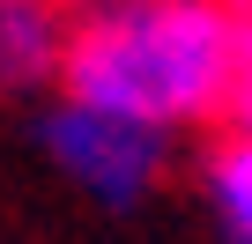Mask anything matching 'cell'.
Returning <instances> with one entry per match:
<instances>
[{
	"instance_id": "cell-1",
	"label": "cell",
	"mask_w": 252,
	"mask_h": 244,
	"mask_svg": "<svg viewBox=\"0 0 252 244\" xmlns=\"http://www.w3.org/2000/svg\"><path fill=\"white\" fill-rule=\"evenodd\" d=\"M252 81V0H89L60 52V96L126 126L230 118Z\"/></svg>"
},
{
	"instance_id": "cell-2",
	"label": "cell",
	"mask_w": 252,
	"mask_h": 244,
	"mask_svg": "<svg viewBox=\"0 0 252 244\" xmlns=\"http://www.w3.org/2000/svg\"><path fill=\"white\" fill-rule=\"evenodd\" d=\"M37 141H45V156H52L89 200H104V207H134V200L163 178V163H171V141H163V134L126 126V118L89 111V104H67V96L37 118Z\"/></svg>"
},
{
	"instance_id": "cell-3",
	"label": "cell",
	"mask_w": 252,
	"mask_h": 244,
	"mask_svg": "<svg viewBox=\"0 0 252 244\" xmlns=\"http://www.w3.org/2000/svg\"><path fill=\"white\" fill-rule=\"evenodd\" d=\"M74 15H60V0H0V89H37L60 81Z\"/></svg>"
},
{
	"instance_id": "cell-4",
	"label": "cell",
	"mask_w": 252,
	"mask_h": 244,
	"mask_svg": "<svg viewBox=\"0 0 252 244\" xmlns=\"http://www.w3.org/2000/svg\"><path fill=\"white\" fill-rule=\"evenodd\" d=\"M208 192H215V215H222L230 244H252V134H230L208 156Z\"/></svg>"
},
{
	"instance_id": "cell-5",
	"label": "cell",
	"mask_w": 252,
	"mask_h": 244,
	"mask_svg": "<svg viewBox=\"0 0 252 244\" xmlns=\"http://www.w3.org/2000/svg\"><path fill=\"white\" fill-rule=\"evenodd\" d=\"M230 118H237V134H252V81L237 89V111H230Z\"/></svg>"
}]
</instances>
